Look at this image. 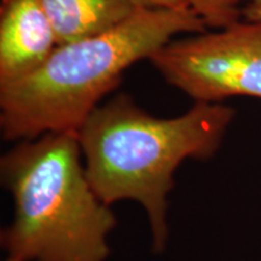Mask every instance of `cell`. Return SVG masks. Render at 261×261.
Returning a JSON list of instances; mask_svg holds the SVG:
<instances>
[{"label":"cell","instance_id":"30bf717a","mask_svg":"<svg viewBox=\"0 0 261 261\" xmlns=\"http://www.w3.org/2000/svg\"><path fill=\"white\" fill-rule=\"evenodd\" d=\"M3 261H25V260H22L19 259V257H16V256H12V255H8V257H6L5 260Z\"/></svg>","mask_w":261,"mask_h":261},{"label":"cell","instance_id":"3957f363","mask_svg":"<svg viewBox=\"0 0 261 261\" xmlns=\"http://www.w3.org/2000/svg\"><path fill=\"white\" fill-rule=\"evenodd\" d=\"M0 179L14 202L0 233L8 255L25 261H106L117 220L85 172L77 133L22 140L0 160Z\"/></svg>","mask_w":261,"mask_h":261},{"label":"cell","instance_id":"7a4b0ae2","mask_svg":"<svg viewBox=\"0 0 261 261\" xmlns=\"http://www.w3.org/2000/svg\"><path fill=\"white\" fill-rule=\"evenodd\" d=\"M203 32L204 23L190 9L139 8L106 32L58 45L38 70L0 87L3 137L77 133L127 68L178 35Z\"/></svg>","mask_w":261,"mask_h":261},{"label":"cell","instance_id":"8992f818","mask_svg":"<svg viewBox=\"0 0 261 261\" xmlns=\"http://www.w3.org/2000/svg\"><path fill=\"white\" fill-rule=\"evenodd\" d=\"M50 18L58 45L115 27L140 6L133 0H39Z\"/></svg>","mask_w":261,"mask_h":261},{"label":"cell","instance_id":"6da1fadb","mask_svg":"<svg viewBox=\"0 0 261 261\" xmlns=\"http://www.w3.org/2000/svg\"><path fill=\"white\" fill-rule=\"evenodd\" d=\"M233 117L232 108L221 103L195 102L182 115L161 119L128 94H119L98 107L77 130L86 177L108 205L123 200L142 204L152 252L162 253L175 171L188 159L212 158Z\"/></svg>","mask_w":261,"mask_h":261},{"label":"cell","instance_id":"ba28073f","mask_svg":"<svg viewBox=\"0 0 261 261\" xmlns=\"http://www.w3.org/2000/svg\"><path fill=\"white\" fill-rule=\"evenodd\" d=\"M140 8L188 9L182 0H133Z\"/></svg>","mask_w":261,"mask_h":261},{"label":"cell","instance_id":"52a82bcc","mask_svg":"<svg viewBox=\"0 0 261 261\" xmlns=\"http://www.w3.org/2000/svg\"><path fill=\"white\" fill-rule=\"evenodd\" d=\"M185 6L194 11L205 28L224 29L241 22L243 9L249 0H182Z\"/></svg>","mask_w":261,"mask_h":261},{"label":"cell","instance_id":"9c48e42d","mask_svg":"<svg viewBox=\"0 0 261 261\" xmlns=\"http://www.w3.org/2000/svg\"><path fill=\"white\" fill-rule=\"evenodd\" d=\"M243 19L247 22H261V0H249L243 9Z\"/></svg>","mask_w":261,"mask_h":261},{"label":"cell","instance_id":"277c9868","mask_svg":"<svg viewBox=\"0 0 261 261\" xmlns=\"http://www.w3.org/2000/svg\"><path fill=\"white\" fill-rule=\"evenodd\" d=\"M163 79L195 102L261 98V22L173 39L149 58Z\"/></svg>","mask_w":261,"mask_h":261},{"label":"cell","instance_id":"5b68a950","mask_svg":"<svg viewBox=\"0 0 261 261\" xmlns=\"http://www.w3.org/2000/svg\"><path fill=\"white\" fill-rule=\"evenodd\" d=\"M57 46L54 25L39 0H2L0 87L34 73Z\"/></svg>","mask_w":261,"mask_h":261}]
</instances>
